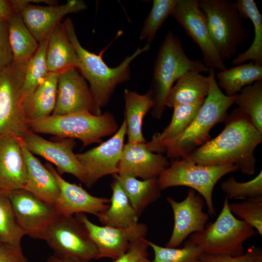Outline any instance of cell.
<instances>
[{
    "label": "cell",
    "instance_id": "cell-11",
    "mask_svg": "<svg viewBox=\"0 0 262 262\" xmlns=\"http://www.w3.org/2000/svg\"><path fill=\"white\" fill-rule=\"evenodd\" d=\"M126 135V124L123 119L117 131L110 139L85 152L76 154L84 170L83 183L87 187H92L104 176L118 174Z\"/></svg>",
    "mask_w": 262,
    "mask_h": 262
},
{
    "label": "cell",
    "instance_id": "cell-33",
    "mask_svg": "<svg viewBox=\"0 0 262 262\" xmlns=\"http://www.w3.org/2000/svg\"><path fill=\"white\" fill-rule=\"evenodd\" d=\"M48 40V38L39 42L36 51L25 66L21 89L25 110L34 91L49 73L46 61Z\"/></svg>",
    "mask_w": 262,
    "mask_h": 262
},
{
    "label": "cell",
    "instance_id": "cell-30",
    "mask_svg": "<svg viewBox=\"0 0 262 262\" xmlns=\"http://www.w3.org/2000/svg\"><path fill=\"white\" fill-rule=\"evenodd\" d=\"M238 10L243 18L249 19L254 28V38L250 47L240 53L232 61L234 66L241 65L247 60L262 66V15L253 0H237Z\"/></svg>",
    "mask_w": 262,
    "mask_h": 262
},
{
    "label": "cell",
    "instance_id": "cell-37",
    "mask_svg": "<svg viewBox=\"0 0 262 262\" xmlns=\"http://www.w3.org/2000/svg\"><path fill=\"white\" fill-rule=\"evenodd\" d=\"M147 242L154 252V258L149 262H201L203 251L189 240L181 248L161 246L147 240Z\"/></svg>",
    "mask_w": 262,
    "mask_h": 262
},
{
    "label": "cell",
    "instance_id": "cell-3",
    "mask_svg": "<svg viewBox=\"0 0 262 262\" xmlns=\"http://www.w3.org/2000/svg\"><path fill=\"white\" fill-rule=\"evenodd\" d=\"M68 39L75 47L79 56L77 68L89 83V88L98 105L101 108L107 105L116 86L130 79V63L141 53L147 51L150 45L138 48L127 56L117 66L109 67L102 58L103 49L99 54L91 52L80 44L72 20L66 18L63 22Z\"/></svg>",
    "mask_w": 262,
    "mask_h": 262
},
{
    "label": "cell",
    "instance_id": "cell-9",
    "mask_svg": "<svg viewBox=\"0 0 262 262\" xmlns=\"http://www.w3.org/2000/svg\"><path fill=\"white\" fill-rule=\"evenodd\" d=\"M43 240L58 258L88 262L98 259L97 247L86 228L73 215L59 214L47 229Z\"/></svg>",
    "mask_w": 262,
    "mask_h": 262
},
{
    "label": "cell",
    "instance_id": "cell-45",
    "mask_svg": "<svg viewBox=\"0 0 262 262\" xmlns=\"http://www.w3.org/2000/svg\"><path fill=\"white\" fill-rule=\"evenodd\" d=\"M46 262H90L88 261H80L69 258H60L54 255L50 256Z\"/></svg>",
    "mask_w": 262,
    "mask_h": 262
},
{
    "label": "cell",
    "instance_id": "cell-32",
    "mask_svg": "<svg viewBox=\"0 0 262 262\" xmlns=\"http://www.w3.org/2000/svg\"><path fill=\"white\" fill-rule=\"evenodd\" d=\"M218 86L225 91V95L232 97L238 94L245 86L262 80V66L253 61L242 64L217 74Z\"/></svg>",
    "mask_w": 262,
    "mask_h": 262
},
{
    "label": "cell",
    "instance_id": "cell-40",
    "mask_svg": "<svg viewBox=\"0 0 262 262\" xmlns=\"http://www.w3.org/2000/svg\"><path fill=\"white\" fill-rule=\"evenodd\" d=\"M200 260L201 262H262V251L261 248L252 246L243 255L238 257L202 253Z\"/></svg>",
    "mask_w": 262,
    "mask_h": 262
},
{
    "label": "cell",
    "instance_id": "cell-4",
    "mask_svg": "<svg viewBox=\"0 0 262 262\" xmlns=\"http://www.w3.org/2000/svg\"><path fill=\"white\" fill-rule=\"evenodd\" d=\"M209 70L201 61L190 59L185 53L179 36L169 31L159 48L148 90L153 100L150 111L152 117L156 119L162 118L168 94L175 82L183 74L189 71L200 73H209Z\"/></svg>",
    "mask_w": 262,
    "mask_h": 262
},
{
    "label": "cell",
    "instance_id": "cell-26",
    "mask_svg": "<svg viewBox=\"0 0 262 262\" xmlns=\"http://www.w3.org/2000/svg\"><path fill=\"white\" fill-rule=\"evenodd\" d=\"M204 100L174 106L170 123L161 133L153 134L151 140L146 143L147 148L152 152L157 153L162 145L180 137L191 124Z\"/></svg>",
    "mask_w": 262,
    "mask_h": 262
},
{
    "label": "cell",
    "instance_id": "cell-12",
    "mask_svg": "<svg viewBox=\"0 0 262 262\" xmlns=\"http://www.w3.org/2000/svg\"><path fill=\"white\" fill-rule=\"evenodd\" d=\"M171 16L199 46L207 67L219 71L227 69L213 43L206 17L199 7L198 0H179Z\"/></svg>",
    "mask_w": 262,
    "mask_h": 262
},
{
    "label": "cell",
    "instance_id": "cell-46",
    "mask_svg": "<svg viewBox=\"0 0 262 262\" xmlns=\"http://www.w3.org/2000/svg\"><path fill=\"white\" fill-rule=\"evenodd\" d=\"M1 244V242H0V245Z\"/></svg>",
    "mask_w": 262,
    "mask_h": 262
},
{
    "label": "cell",
    "instance_id": "cell-29",
    "mask_svg": "<svg viewBox=\"0 0 262 262\" xmlns=\"http://www.w3.org/2000/svg\"><path fill=\"white\" fill-rule=\"evenodd\" d=\"M9 36L14 63L25 65L36 51L39 42L18 14L8 21Z\"/></svg>",
    "mask_w": 262,
    "mask_h": 262
},
{
    "label": "cell",
    "instance_id": "cell-31",
    "mask_svg": "<svg viewBox=\"0 0 262 262\" xmlns=\"http://www.w3.org/2000/svg\"><path fill=\"white\" fill-rule=\"evenodd\" d=\"M58 75L59 72H49L34 91L26 108L29 122L52 114L56 102Z\"/></svg>",
    "mask_w": 262,
    "mask_h": 262
},
{
    "label": "cell",
    "instance_id": "cell-17",
    "mask_svg": "<svg viewBox=\"0 0 262 262\" xmlns=\"http://www.w3.org/2000/svg\"><path fill=\"white\" fill-rule=\"evenodd\" d=\"M166 201L172 208L174 227L166 247H178L191 234L203 231L210 218L203 211L205 200L199 194L190 189L185 198L178 202L168 196Z\"/></svg>",
    "mask_w": 262,
    "mask_h": 262
},
{
    "label": "cell",
    "instance_id": "cell-2",
    "mask_svg": "<svg viewBox=\"0 0 262 262\" xmlns=\"http://www.w3.org/2000/svg\"><path fill=\"white\" fill-rule=\"evenodd\" d=\"M208 77L209 93L191 124L180 137L162 145L157 153L165 152L168 158H186L211 139L210 132L216 124L224 122L227 111L234 104L237 94L228 97L221 91L214 68H210Z\"/></svg>",
    "mask_w": 262,
    "mask_h": 262
},
{
    "label": "cell",
    "instance_id": "cell-38",
    "mask_svg": "<svg viewBox=\"0 0 262 262\" xmlns=\"http://www.w3.org/2000/svg\"><path fill=\"white\" fill-rule=\"evenodd\" d=\"M220 187L229 198L262 199V171L253 179L245 182H238L233 177H231L223 181Z\"/></svg>",
    "mask_w": 262,
    "mask_h": 262
},
{
    "label": "cell",
    "instance_id": "cell-22",
    "mask_svg": "<svg viewBox=\"0 0 262 262\" xmlns=\"http://www.w3.org/2000/svg\"><path fill=\"white\" fill-rule=\"evenodd\" d=\"M22 149L28 174L23 189L53 206L60 194L59 186L55 177L22 144Z\"/></svg>",
    "mask_w": 262,
    "mask_h": 262
},
{
    "label": "cell",
    "instance_id": "cell-5",
    "mask_svg": "<svg viewBox=\"0 0 262 262\" xmlns=\"http://www.w3.org/2000/svg\"><path fill=\"white\" fill-rule=\"evenodd\" d=\"M29 126L30 130L36 133L79 139L83 148L101 143L102 138L114 134L119 128L115 117L108 111L99 115L88 112L51 115L30 121Z\"/></svg>",
    "mask_w": 262,
    "mask_h": 262
},
{
    "label": "cell",
    "instance_id": "cell-21",
    "mask_svg": "<svg viewBox=\"0 0 262 262\" xmlns=\"http://www.w3.org/2000/svg\"><path fill=\"white\" fill-rule=\"evenodd\" d=\"M27 175L21 140L10 135L0 138V189L11 192L24 188Z\"/></svg>",
    "mask_w": 262,
    "mask_h": 262
},
{
    "label": "cell",
    "instance_id": "cell-16",
    "mask_svg": "<svg viewBox=\"0 0 262 262\" xmlns=\"http://www.w3.org/2000/svg\"><path fill=\"white\" fill-rule=\"evenodd\" d=\"M9 196L25 235L43 240L47 229L59 214L54 207L23 188L10 192Z\"/></svg>",
    "mask_w": 262,
    "mask_h": 262
},
{
    "label": "cell",
    "instance_id": "cell-28",
    "mask_svg": "<svg viewBox=\"0 0 262 262\" xmlns=\"http://www.w3.org/2000/svg\"><path fill=\"white\" fill-rule=\"evenodd\" d=\"M112 195L108 209L98 217L104 226L115 228L127 227L138 223L139 216L118 181L111 183Z\"/></svg>",
    "mask_w": 262,
    "mask_h": 262
},
{
    "label": "cell",
    "instance_id": "cell-23",
    "mask_svg": "<svg viewBox=\"0 0 262 262\" xmlns=\"http://www.w3.org/2000/svg\"><path fill=\"white\" fill-rule=\"evenodd\" d=\"M125 109L124 119L126 124L128 142H147L143 133L145 116L151 111L153 100L150 92L140 94L136 91L125 89L124 91Z\"/></svg>",
    "mask_w": 262,
    "mask_h": 262
},
{
    "label": "cell",
    "instance_id": "cell-18",
    "mask_svg": "<svg viewBox=\"0 0 262 262\" xmlns=\"http://www.w3.org/2000/svg\"><path fill=\"white\" fill-rule=\"evenodd\" d=\"M38 2V0H30L21 8L19 14L38 42L48 38L66 15L82 11L87 7L85 3L81 0H69L60 5L40 6L31 4Z\"/></svg>",
    "mask_w": 262,
    "mask_h": 262
},
{
    "label": "cell",
    "instance_id": "cell-19",
    "mask_svg": "<svg viewBox=\"0 0 262 262\" xmlns=\"http://www.w3.org/2000/svg\"><path fill=\"white\" fill-rule=\"evenodd\" d=\"M45 166L53 174L59 186L60 194L53 206L58 214L88 213L98 217L108 209L110 199L93 196L81 185L66 181L50 163Z\"/></svg>",
    "mask_w": 262,
    "mask_h": 262
},
{
    "label": "cell",
    "instance_id": "cell-6",
    "mask_svg": "<svg viewBox=\"0 0 262 262\" xmlns=\"http://www.w3.org/2000/svg\"><path fill=\"white\" fill-rule=\"evenodd\" d=\"M229 199L226 196L222 210L213 222L206 225L203 231L190 235L189 240L203 253L242 256L245 253L243 243L257 234L251 226L231 213Z\"/></svg>",
    "mask_w": 262,
    "mask_h": 262
},
{
    "label": "cell",
    "instance_id": "cell-36",
    "mask_svg": "<svg viewBox=\"0 0 262 262\" xmlns=\"http://www.w3.org/2000/svg\"><path fill=\"white\" fill-rule=\"evenodd\" d=\"M179 0H154L152 8L145 19L140 33V40L150 45L163 23L171 15Z\"/></svg>",
    "mask_w": 262,
    "mask_h": 262
},
{
    "label": "cell",
    "instance_id": "cell-41",
    "mask_svg": "<svg viewBox=\"0 0 262 262\" xmlns=\"http://www.w3.org/2000/svg\"><path fill=\"white\" fill-rule=\"evenodd\" d=\"M147 240L141 238L132 242L125 253L113 262H149Z\"/></svg>",
    "mask_w": 262,
    "mask_h": 262
},
{
    "label": "cell",
    "instance_id": "cell-1",
    "mask_svg": "<svg viewBox=\"0 0 262 262\" xmlns=\"http://www.w3.org/2000/svg\"><path fill=\"white\" fill-rule=\"evenodd\" d=\"M224 122L225 128L218 136L186 158L203 165L232 164L243 174H254L256 163L254 151L262 142V134L237 108L227 115Z\"/></svg>",
    "mask_w": 262,
    "mask_h": 262
},
{
    "label": "cell",
    "instance_id": "cell-13",
    "mask_svg": "<svg viewBox=\"0 0 262 262\" xmlns=\"http://www.w3.org/2000/svg\"><path fill=\"white\" fill-rule=\"evenodd\" d=\"M78 112L102 114L85 79L77 68L72 67L59 73L56 105L51 115Z\"/></svg>",
    "mask_w": 262,
    "mask_h": 262
},
{
    "label": "cell",
    "instance_id": "cell-25",
    "mask_svg": "<svg viewBox=\"0 0 262 262\" xmlns=\"http://www.w3.org/2000/svg\"><path fill=\"white\" fill-rule=\"evenodd\" d=\"M210 89L208 77L195 71L183 74L169 91L165 106L171 108L181 104L194 103L207 96Z\"/></svg>",
    "mask_w": 262,
    "mask_h": 262
},
{
    "label": "cell",
    "instance_id": "cell-15",
    "mask_svg": "<svg viewBox=\"0 0 262 262\" xmlns=\"http://www.w3.org/2000/svg\"><path fill=\"white\" fill-rule=\"evenodd\" d=\"M21 141L33 154L39 155L54 164L60 176L69 174L84 183V170L73 152L76 146L75 139L61 138L58 141H50L29 130Z\"/></svg>",
    "mask_w": 262,
    "mask_h": 262
},
{
    "label": "cell",
    "instance_id": "cell-34",
    "mask_svg": "<svg viewBox=\"0 0 262 262\" xmlns=\"http://www.w3.org/2000/svg\"><path fill=\"white\" fill-rule=\"evenodd\" d=\"M234 104L250 123L262 134V80L244 87Z\"/></svg>",
    "mask_w": 262,
    "mask_h": 262
},
{
    "label": "cell",
    "instance_id": "cell-27",
    "mask_svg": "<svg viewBox=\"0 0 262 262\" xmlns=\"http://www.w3.org/2000/svg\"><path fill=\"white\" fill-rule=\"evenodd\" d=\"M112 176L118 181L139 216L147 206L161 196L157 178L140 180L132 177L118 174Z\"/></svg>",
    "mask_w": 262,
    "mask_h": 262
},
{
    "label": "cell",
    "instance_id": "cell-39",
    "mask_svg": "<svg viewBox=\"0 0 262 262\" xmlns=\"http://www.w3.org/2000/svg\"><path fill=\"white\" fill-rule=\"evenodd\" d=\"M229 208L232 214L251 226L262 236V199L229 203Z\"/></svg>",
    "mask_w": 262,
    "mask_h": 262
},
{
    "label": "cell",
    "instance_id": "cell-44",
    "mask_svg": "<svg viewBox=\"0 0 262 262\" xmlns=\"http://www.w3.org/2000/svg\"><path fill=\"white\" fill-rule=\"evenodd\" d=\"M22 7L21 0H0V20L8 21L19 14Z\"/></svg>",
    "mask_w": 262,
    "mask_h": 262
},
{
    "label": "cell",
    "instance_id": "cell-8",
    "mask_svg": "<svg viewBox=\"0 0 262 262\" xmlns=\"http://www.w3.org/2000/svg\"><path fill=\"white\" fill-rule=\"evenodd\" d=\"M238 168L232 164L207 165L197 164L186 158H181L170 164L158 178L161 191L171 187L184 186L198 192L208 207V214L213 217L215 211L213 193L217 182L227 174Z\"/></svg>",
    "mask_w": 262,
    "mask_h": 262
},
{
    "label": "cell",
    "instance_id": "cell-7",
    "mask_svg": "<svg viewBox=\"0 0 262 262\" xmlns=\"http://www.w3.org/2000/svg\"><path fill=\"white\" fill-rule=\"evenodd\" d=\"M204 13L209 33L221 60L224 62L237 54L249 35L236 1L230 0H198Z\"/></svg>",
    "mask_w": 262,
    "mask_h": 262
},
{
    "label": "cell",
    "instance_id": "cell-43",
    "mask_svg": "<svg viewBox=\"0 0 262 262\" xmlns=\"http://www.w3.org/2000/svg\"><path fill=\"white\" fill-rule=\"evenodd\" d=\"M0 262H29L24 255L21 246L1 244Z\"/></svg>",
    "mask_w": 262,
    "mask_h": 262
},
{
    "label": "cell",
    "instance_id": "cell-42",
    "mask_svg": "<svg viewBox=\"0 0 262 262\" xmlns=\"http://www.w3.org/2000/svg\"><path fill=\"white\" fill-rule=\"evenodd\" d=\"M13 63L8 21L0 20V72L11 66Z\"/></svg>",
    "mask_w": 262,
    "mask_h": 262
},
{
    "label": "cell",
    "instance_id": "cell-35",
    "mask_svg": "<svg viewBox=\"0 0 262 262\" xmlns=\"http://www.w3.org/2000/svg\"><path fill=\"white\" fill-rule=\"evenodd\" d=\"M9 192L0 189V242L21 246V242L25 234L16 219Z\"/></svg>",
    "mask_w": 262,
    "mask_h": 262
},
{
    "label": "cell",
    "instance_id": "cell-20",
    "mask_svg": "<svg viewBox=\"0 0 262 262\" xmlns=\"http://www.w3.org/2000/svg\"><path fill=\"white\" fill-rule=\"evenodd\" d=\"M146 143L124 144L118 164V175L149 180L157 178L170 166L166 156L150 151Z\"/></svg>",
    "mask_w": 262,
    "mask_h": 262
},
{
    "label": "cell",
    "instance_id": "cell-24",
    "mask_svg": "<svg viewBox=\"0 0 262 262\" xmlns=\"http://www.w3.org/2000/svg\"><path fill=\"white\" fill-rule=\"evenodd\" d=\"M46 61L49 72L59 73L78 67V55L67 37L63 23L57 26L48 37Z\"/></svg>",
    "mask_w": 262,
    "mask_h": 262
},
{
    "label": "cell",
    "instance_id": "cell-14",
    "mask_svg": "<svg viewBox=\"0 0 262 262\" xmlns=\"http://www.w3.org/2000/svg\"><path fill=\"white\" fill-rule=\"evenodd\" d=\"M75 217L83 224L96 245L98 259H117L126 252L132 242L145 238L148 232L147 225L142 223L138 222L127 227L115 228L96 225L83 213L76 214Z\"/></svg>",
    "mask_w": 262,
    "mask_h": 262
},
{
    "label": "cell",
    "instance_id": "cell-10",
    "mask_svg": "<svg viewBox=\"0 0 262 262\" xmlns=\"http://www.w3.org/2000/svg\"><path fill=\"white\" fill-rule=\"evenodd\" d=\"M25 66L14 63L0 72V138L10 135L21 140L29 130L21 92Z\"/></svg>",
    "mask_w": 262,
    "mask_h": 262
}]
</instances>
